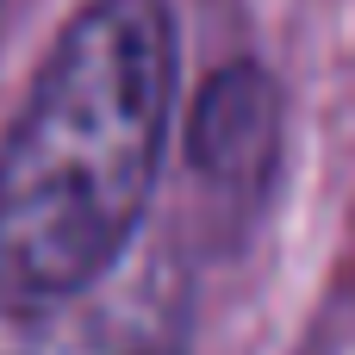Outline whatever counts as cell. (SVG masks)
I'll return each mask as SVG.
<instances>
[{"mask_svg":"<svg viewBox=\"0 0 355 355\" xmlns=\"http://www.w3.org/2000/svg\"><path fill=\"white\" fill-rule=\"evenodd\" d=\"M175 100L162 0H94L37 69L0 150V293L56 306L112 268L144 218Z\"/></svg>","mask_w":355,"mask_h":355,"instance_id":"1","label":"cell"},{"mask_svg":"<svg viewBox=\"0 0 355 355\" xmlns=\"http://www.w3.org/2000/svg\"><path fill=\"white\" fill-rule=\"evenodd\" d=\"M281 150V94L262 69L231 62L218 69L187 119V156L218 187H256Z\"/></svg>","mask_w":355,"mask_h":355,"instance_id":"2","label":"cell"}]
</instances>
